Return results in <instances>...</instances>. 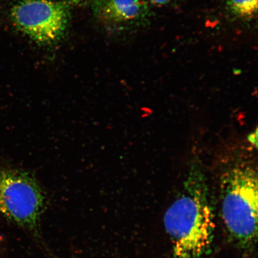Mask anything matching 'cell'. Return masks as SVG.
Returning a JSON list of instances; mask_svg holds the SVG:
<instances>
[{
	"label": "cell",
	"instance_id": "4",
	"mask_svg": "<svg viewBox=\"0 0 258 258\" xmlns=\"http://www.w3.org/2000/svg\"><path fill=\"white\" fill-rule=\"evenodd\" d=\"M13 24L38 43L48 44L62 38L70 18L64 3L51 0H22L11 11Z\"/></svg>",
	"mask_w": 258,
	"mask_h": 258
},
{
	"label": "cell",
	"instance_id": "6",
	"mask_svg": "<svg viewBox=\"0 0 258 258\" xmlns=\"http://www.w3.org/2000/svg\"><path fill=\"white\" fill-rule=\"evenodd\" d=\"M231 14L238 18L251 19L257 14V0H225Z\"/></svg>",
	"mask_w": 258,
	"mask_h": 258
},
{
	"label": "cell",
	"instance_id": "3",
	"mask_svg": "<svg viewBox=\"0 0 258 258\" xmlns=\"http://www.w3.org/2000/svg\"><path fill=\"white\" fill-rule=\"evenodd\" d=\"M46 200L37 180L24 170H0V219L36 230Z\"/></svg>",
	"mask_w": 258,
	"mask_h": 258
},
{
	"label": "cell",
	"instance_id": "7",
	"mask_svg": "<svg viewBox=\"0 0 258 258\" xmlns=\"http://www.w3.org/2000/svg\"><path fill=\"white\" fill-rule=\"evenodd\" d=\"M248 140L251 144L255 145L257 147V130L250 134L248 137Z\"/></svg>",
	"mask_w": 258,
	"mask_h": 258
},
{
	"label": "cell",
	"instance_id": "5",
	"mask_svg": "<svg viewBox=\"0 0 258 258\" xmlns=\"http://www.w3.org/2000/svg\"><path fill=\"white\" fill-rule=\"evenodd\" d=\"M143 0H95L97 17L109 23L130 22L143 17L147 11Z\"/></svg>",
	"mask_w": 258,
	"mask_h": 258
},
{
	"label": "cell",
	"instance_id": "8",
	"mask_svg": "<svg viewBox=\"0 0 258 258\" xmlns=\"http://www.w3.org/2000/svg\"><path fill=\"white\" fill-rule=\"evenodd\" d=\"M150 1L153 3L154 4L158 5H164L168 4V3L174 1V0H150Z\"/></svg>",
	"mask_w": 258,
	"mask_h": 258
},
{
	"label": "cell",
	"instance_id": "2",
	"mask_svg": "<svg viewBox=\"0 0 258 258\" xmlns=\"http://www.w3.org/2000/svg\"><path fill=\"white\" fill-rule=\"evenodd\" d=\"M221 216L227 233L239 247L246 249L257 234V174L239 164L221 177Z\"/></svg>",
	"mask_w": 258,
	"mask_h": 258
},
{
	"label": "cell",
	"instance_id": "1",
	"mask_svg": "<svg viewBox=\"0 0 258 258\" xmlns=\"http://www.w3.org/2000/svg\"><path fill=\"white\" fill-rule=\"evenodd\" d=\"M164 225L174 258L207 257L215 224L206 177L198 158L190 166L182 193L167 210Z\"/></svg>",
	"mask_w": 258,
	"mask_h": 258
},
{
	"label": "cell",
	"instance_id": "9",
	"mask_svg": "<svg viewBox=\"0 0 258 258\" xmlns=\"http://www.w3.org/2000/svg\"><path fill=\"white\" fill-rule=\"evenodd\" d=\"M1 249H2V238H1V237H0V252H1Z\"/></svg>",
	"mask_w": 258,
	"mask_h": 258
}]
</instances>
